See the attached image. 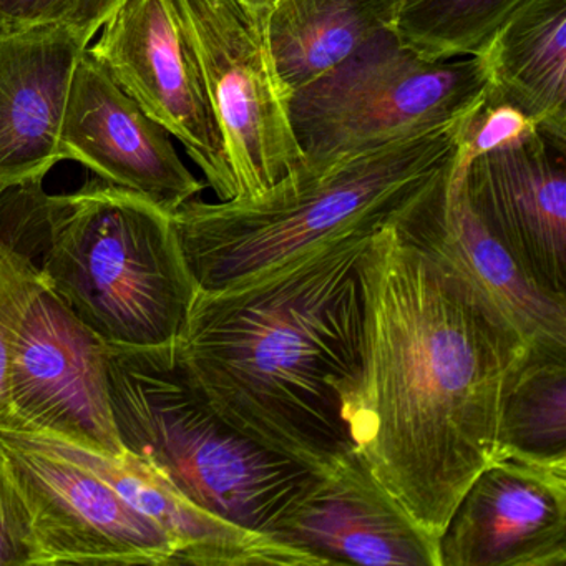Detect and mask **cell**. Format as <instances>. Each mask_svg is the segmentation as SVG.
Segmentation results:
<instances>
[{
  "label": "cell",
  "mask_w": 566,
  "mask_h": 566,
  "mask_svg": "<svg viewBox=\"0 0 566 566\" xmlns=\"http://www.w3.org/2000/svg\"><path fill=\"white\" fill-rule=\"evenodd\" d=\"M57 439L165 533L174 548V566H319L293 546L205 512L185 499L157 467L130 450L112 455Z\"/></svg>",
  "instance_id": "cell-17"
},
{
  "label": "cell",
  "mask_w": 566,
  "mask_h": 566,
  "mask_svg": "<svg viewBox=\"0 0 566 566\" xmlns=\"http://www.w3.org/2000/svg\"><path fill=\"white\" fill-rule=\"evenodd\" d=\"M108 399L125 450L157 467L205 512L280 542L316 470L234 429L195 387L167 346L108 344Z\"/></svg>",
  "instance_id": "cell-4"
},
{
  "label": "cell",
  "mask_w": 566,
  "mask_h": 566,
  "mask_svg": "<svg viewBox=\"0 0 566 566\" xmlns=\"http://www.w3.org/2000/svg\"><path fill=\"white\" fill-rule=\"evenodd\" d=\"M88 48L59 25L0 34V187L44 180L64 161L62 124L75 65Z\"/></svg>",
  "instance_id": "cell-16"
},
{
  "label": "cell",
  "mask_w": 566,
  "mask_h": 566,
  "mask_svg": "<svg viewBox=\"0 0 566 566\" xmlns=\"http://www.w3.org/2000/svg\"><path fill=\"white\" fill-rule=\"evenodd\" d=\"M0 566H31L24 526L0 476Z\"/></svg>",
  "instance_id": "cell-25"
},
{
  "label": "cell",
  "mask_w": 566,
  "mask_h": 566,
  "mask_svg": "<svg viewBox=\"0 0 566 566\" xmlns=\"http://www.w3.org/2000/svg\"><path fill=\"white\" fill-rule=\"evenodd\" d=\"M532 128L535 125L520 112L505 105H486L483 102L482 107L467 118L463 125V157H473L512 144Z\"/></svg>",
  "instance_id": "cell-23"
},
{
  "label": "cell",
  "mask_w": 566,
  "mask_h": 566,
  "mask_svg": "<svg viewBox=\"0 0 566 566\" xmlns=\"http://www.w3.org/2000/svg\"><path fill=\"white\" fill-rule=\"evenodd\" d=\"M530 0H400L399 41L429 59L480 57Z\"/></svg>",
  "instance_id": "cell-21"
},
{
  "label": "cell",
  "mask_w": 566,
  "mask_h": 566,
  "mask_svg": "<svg viewBox=\"0 0 566 566\" xmlns=\"http://www.w3.org/2000/svg\"><path fill=\"white\" fill-rule=\"evenodd\" d=\"M566 472L499 457L439 536V566H565Z\"/></svg>",
  "instance_id": "cell-13"
},
{
  "label": "cell",
  "mask_w": 566,
  "mask_h": 566,
  "mask_svg": "<svg viewBox=\"0 0 566 566\" xmlns=\"http://www.w3.org/2000/svg\"><path fill=\"white\" fill-rule=\"evenodd\" d=\"M382 227L198 290L177 340L188 377L218 416L316 472L354 450L344 409L363 376L364 266Z\"/></svg>",
  "instance_id": "cell-2"
},
{
  "label": "cell",
  "mask_w": 566,
  "mask_h": 566,
  "mask_svg": "<svg viewBox=\"0 0 566 566\" xmlns=\"http://www.w3.org/2000/svg\"><path fill=\"white\" fill-rule=\"evenodd\" d=\"M480 57L486 105H505L566 137V0H530Z\"/></svg>",
  "instance_id": "cell-18"
},
{
  "label": "cell",
  "mask_w": 566,
  "mask_h": 566,
  "mask_svg": "<svg viewBox=\"0 0 566 566\" xmlns=\"http://www.w3.org/2000/svg\"><path fill=\"white\" fill-rule=\"evenodd\" d=\"M499 457L566 472V344L528 340L503 390Z\"/></svg>",
  "instance_id": "cell-20"
},
{
  "label": "cell",
  "mask_w": 566,
  "mask_h": 566,
  "mask_svg": "<svg viewBox=\"0 0 566 566\" xmlns=\"http://www.w3.org/2000/svg\"><path fill=\"white\" fill-rule=\"evenodd\" d=\"M39 270L72 313L108 344H175L197 284L171 214L107 181L54 195Z\"/></svg>",
  "instance_id": "cell-5"
},
{
  "label": "cell",
  "mask_w": 566,
  "mask_h": 566,
  "mask_svg": "<svg viewBox=\"0 0 566 566\" xmlns=\"http://www.w3.org/2000/svg\"><path fill=\"white\" fill-rule=\"evenodd\" d=\"M467 198L523 273L566 301V137L535 127L512 144L463 157Z\"/></svg>",
  "instance_id": "cell-11"
},
{
  "label": "cell",
  "mask_w": 566,
  "mask_h": 566,
  "mask_svg": "<svg viewBox=\"0 0 566 566\" xmlns=\"http://www.w3.org/2000/svg\"><path fill=\"white\" fill-rule=\"evenodd\" d=\"M61 154L62 160L77 161L170 214L207 188L181 161L171 135L118 87L88 49L72 77Z\"/></svg>",
  "instance_id": "cell-12"
},
{
  "label": "cell",
  "mask_w": 566,
  "mask_h": 566,
  "mask_svg": "<svg viewBox=\"0 0 566 566\" xmlns=\"http://www.w3.org/2000/svg\"><path fill=\"white\" fill-rule=\"evenodd\" d=\"M363 376L344 420L380 485L439 542L496 459L506 380L528 340L462 273L402 237L367 251Z\"/></svg>",
  "instance_id": "cell-1"
},
{
  "label": "cell",
  "mask_w": 566,
  "mask_h": 566,
  "mask_svg": "<svg viewBox=\"0 0 566 566\" xmlns=\"http://www.w3.org/2000/svg\"><path fill=\"white\" fill-rule=\"evenodd\" d=\"M486 91L482 57H423L387 31L287 95V111L304 165H323L467 120Z\"/></svg>",
  "instance_id": "cell-6"
},
{
  "label": "cell",
  "mask_w": 566,
  "mask_h": 566,
  "mask_svg": "<svg viewBox=\"0 0 566 566\" xmlns=\"http://www.w3.org/2000/svg\"><path fill=\"white\" fill-rule=\"evenodd\" d=\"M465 122L304 165L260 197L188 201L171 220L198 290H221L357 228L390 223L459 160Z\"/></svg>",
  "instance_id": "cell-3"
},
{
  "label": "cell",
  "mask_w": 566,
  "mask_h": 566,
  "mask_svg": "<svg viewBox=\"0 0 566 566\" xmlns=\"http://www.w3.org/2000/svg\"><path fill=\"white\" fill-rule=\"evenodd\" d=\"M124 0H0V34L59 25L94 41Z\"/></svg>",
  "instance_id": "cell-22"
},
{
  "label": "cell",
  "mask_w": 566,
  "mask_h": 566,
  "mask_svg": "<svg viewBox=\"0 0 566 566\" xmlns=\"http://www.w3.org/2000/svg\"><path fill=\"white\" fill-rule=\"evenodd\" d=\"M390 224L489 294L526 340L566 344V301L539 290L476 217L463 188L460 157Z\"/></svg>",
  "instance_id": "cell-15"
},
{
  "label": "cell",
  "mask_w": 566,
  "mask_h": 566,
  "mask_svg": "<svg viewBox=\"0 0 566 566\" xmlns=\"http://www.w3.org/2000/svg\"><path fill=\"white\" fill-rule=\"evenodd\" d=\"M243 2L251 6V8L270 9L276 0H243Z\"/></svg>",
  "instance_id": "cell-26"
},
{
  "label": "cell",
  "mask_w": 566,
  "mask_h": 566,
  "mask_svg": "<svg viewBox=\"0 0 566 566\" xmlns=\"http://www.w3.org/2000/svg\"><path fill=\"white\" fill-rule=\"evenodd\" d=\"M277 538L319 566H439V542L380 485L356 450L317 473Z\"/></svg>",
  "instance_id": "cell-14"
},
{
  "label": "cell",
  "mask_w": 566,
  "mask_h": 566,
  "mask_svg": "<svg viewBox=\"0 0 566 566\" xmlns=\"http://www.w3.org/2000/svg\"><path fill=\"white\" fill-rule=\"evenodd\" d=\"M88 52L171 137L218 200L237 198L220 122L174 0H124Z\"/></svg>",
  "instance_id": "cell-10"
},
{
  "label": "cell",
  "mask_w": 566,
  "mask_h": 566,
  "mask_svg": "<svg viewBox=\"0 0 566 566\" xmlns=\"http://www.w3.org/2000/svg\"><path fill=\"white\" fill-rule=\"evenodd\" d=\"M400 0H276L268 39L286 94L311 84L382 32L394 31Z\"/></svg>",
  "instance_id": "cell-19"
},
{
  "label": "cell",
  "mask_w": 566,
  "mask_h": 566,
  "mask_svg": "<svg viewBox=\"0 0 566 566\" xmlns=\"http://www.w3.org/2000/svg\"><path fill=\"white\" fill-rule=\"evenodd\" d=\"M107 343L85 326L29 261L12 316L8 416L69 442L124 452L108 399Z\"/></svg>",
  "instance_id": "cell-9"
},
{
  "label": "cell",
  "mask_w": 566,
  "mask_h": 566,
  "mask_svg": "<svg viewBox=\"0 0 566 566\" xmlns=\"http://www.w3.org/2000/svg\"><path fill=\"white\" fill-rule=\"evenodd\" d=\"M52 195L44 180L0 187V240L14 237L41 221L51 210Z\"/></svg>",
  "instance_id": "cell-24"
},
{
  "label": "cell",
  "mask_w": 566,
  "mask_h": 566,
  "mask_svg": "<svg viewBox=\"0 0 566 566\" xmlns=\"http://www.w3.org/2000/svg\"><path fill=\"white\" fill-rule=\"evenodd\" d=\"M223 132L237 198L260 197L304 167L268 39V9L174 0Z\"/></svg>",
  "instance_id": "cell-8"
},
{
  "label": "cell",
  "mask_w": 566,
  "mask_h": 566,
  "mask_svg": "<svg viewBox=\"0 0 566 566\" xmlns=\"http://www.w3.org/2000/svg\"><path fill=\"white\" fill-rule=\"evenodd\" d=\"M0 476L31 566H174L170 539L57 437L0 413Z\"/></svg>",
  "instance_id": "cell-7"
}]
</instances>
